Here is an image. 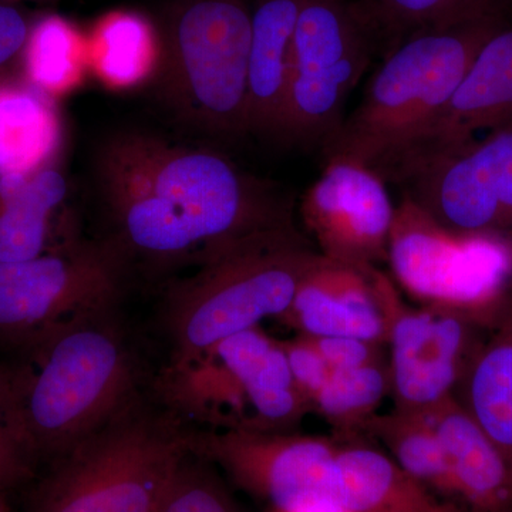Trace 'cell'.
<instances>
[{"instance_id":"obj_1","label":"cell","mask_w":512,"mask_h":512,"mask_svg":"<svg viewBox=\"0 0 512 512\" xmlns=\"http://www.w3.org/2000/svg\"><path fill=\"white\" fill-rule=\"evenodd\" d=\"M94 181L128 262L200 266L242 239L293 224L292 202L218 151L123 131L107 138Z\"/></svg>"},{"instance_id":"obj_2","label":"cell","mask_w":512,"mask_h":512,"mask_svg":"<svg viewBox=\"0 0 512 512\" xmlns=\"http://www.w3.org/2000/svg\"><path fill=\"white\" fill-rule=\"evenodd\" d=\"M109 313L18 346L0 362V400L33 461L69 451L136 397V367Z\"/></svg>"},{"instance_id":"obj_3","label":"cell","mask_w":512,"mask_h":512,"mask_svg":"<svg viewBox=\"0 0 512 512\" xmlns=\"http://www.w3.org/2000/svg\"><path fill=\"white\" fill-rule=\"evenodd\" d=\"M505 18L421 30L383 53L365 93L322 146L329 161H349L383 178L446 106L478 49Z\"/></svg>"},{"instance_id":"obj_4","label":"cell","mask_w":512,"mask_h":512,"mask_svg":"<svg viewBox=\"0 0 512 512\" xmlns=\"http://www.w3.org/2000/svg\"><path fill=\"white\" fill-rule=\"evenodd\" d=\"M323 258L292 224L242 239L197 266L167 296L171 360L198 355L264 319L284 318Z\"/></svg>"},{"instance_id":"obj_5","label":"cell","mask_w":512,"mask_h":512,"mask_svg":"<svg viewBox=\"0 0 512 512\" xmlns=\"http://www.w3.org/2000/svg\"><path fill=\"white\" fill-rule=\"evenodd\" d=\"M174 414L147 413L136 397L57 457L29 512H158L190 436Z\"/></svg>"},{"instance_id":"obj_6","label":"cell","mask_w":512,"mask_h":512,"mask_svg":"<svg viewBox=\"0 0 512 512\" xmlns=\"http://www.w3.org/2000/svg\"><path fill=\"white\" fill-rule=\"evenodd\" d=\"M156 389L173 414L210 430L288 433L312 410L281 340L259 326L188 359L171 360Z\"/></svg>"},{"instance_id":"obj_7","label":"cell","mask_w":512,"mask_h":512,"mask_svg":"<svg viewBox=\"0 0 512 512\" xmlns=\"http://www.w3.org/2000/svg\"><path fill=\"white\" fill-rule=\"evenodd\" d=\"M252 8L247 0H183L160 36L156 77L174 113L211 136H248Z\"/></svg>"},{"instance_id":"obj_8","label":"cell","mask_w":512,"mask_h":512,"mask_svg":"<svg viewBox=\"0 0 512 512\" xmlns=\"http://www.w3.org/2000/svg\"><path fill=\"white\" fill-rule=\"evenodd\" d=\"M380 45L379 32L357 0H303L282 140L322 148L345 120L349 97Z\"/></svg>"},{"instance_id":"obj_9","label":"cell","mask_w":512,"mask_h":512,"mask_svg":"<svg viewBox=\"0 0 512 512\" xmlns=\"http://www.w3.org/2000/svg\"><path fill=\"white\" fill-rule=\"evenodd\" d=\"M387 259L400 285L426 305L493 322L510 296L512 242L498 234H454L404 198Z\"/></svg>"},{"instance_id":"obj_10","label":"cell","mask_w":512,"mask_h":512,"mask_svg":"<svg viewBox=\"0 0 512 512\" xmlns=\"http://www.w3.org/2000/svg\"><path fill=\"white\" fill-rule=\"evenodd\" d=\"M127 256L111 239L69 238L36 258L0 262V340L13 348L76 320L110 312Z\"/></svg>"},{"instance_id":"obj_11","label":"cell","mask_w":512,"mask_h":512,"mask_svg":"<svg viewBox=\"0 0 512 512\" xmlns=\"http://www.w3.org/2000/svg\"><path fill=\"white\" fill-rule=\"evenodd\" d=\"M190 448L275 512H338L339 441L292 431L207 430L191 434Z\"/></svg>"},{"instance_id":"obj_12","label":"cell","mask_w":512,"mask_h":512,"mask_svg":"<svg viewBox=\"0 0 512 512\" xmlns=\"http://www.w3.org/2000/svg\"><path fill=\"white\" fill-rule=\"evenodd\" d=\"M380 289L389 318L394 410L429 416L454 396L491 323L443 306L409 309L382 274Z\"/></svg>"},{"instance_id":"obj_13","label":"cell","mask_w":512,"mask_h":512,"mask_svg":"<svg viewBox=\"0 0 512 512\" xmlns=\"http://www.w3.org/2000/svg\"><path fill=\"white\" fill-rule=\"evenodd\" d=\"M399 187L447 231L503 235L512 229V128L424 165Z\"/></svg>"},{"instance_id":"obj_14","label":"cell","mask_w":512,"mask_h":512,"mask_svg":"<svg viewBox=\"0 0 512 512\" xmlns=\"http://www.w3.org/2000/svg\"><path fill=\"white\" fill-rule=\"evenodd\" d=\"M508 128H512V23L507 20L485 40L446 106L382 180L400 185L424 165Z\"/></svg>"},{"instance_id":"obj_15","label":"cell","mask_w":512,"mask_h":512,"mask_svg":"<svg viewBox=\"0 0 512 512\" xmlns=\"http://www.w3.org/2000/svg\"><path fill=\"white\" fill-rule=\"evenodd\" d=\"M302 218L320 254L369 268L387 259L394 210L379 175L349 161H329L302 201Z\"/></svg>"},{"instance_id":"obj_16","label":"cell","mask_w":512,"mask_h":512,"mask_svg":"<svg viewBox=\"0 0 512 512\" xmlns=\"http://www.w3.org/2000/svg\"><path fill=\"white\" fill-rule=\"evenodd\" d=\"M375 266L323 258L299 286L282 322L308 336H348L384 345L389 318Z\"/></svg>"},{"instance_id":"obj_17","label":"cell","mask_w":512,"mask_h":512,"mask_svg":"<svg viewBox=\"0 0 512 512\" xmlns=\"http://www.w3.org/2000/svg\"><path fill=\"white\" fill-rule=\"evenodd\" d=\"M303 0H258L252 8L248 63V136L284 133L293 36Z\"/></svg>"},{"instance_id":"obj_18","label":"cell","mask_w":512,"mask_h":512,"mask_svg":"<svg viewBox=\"0 0 512 512\" xmlns=\"http://www.w3.org/2000/svg\"><path fill=\"white\" fill-rule=\"evenodd\" d=\"M427 417L446 453L457 500L470 512H512L511 464L456 397Z\"/></svg>"},{"instance_id":"obj_19","label":"cell","mask_w":512,"mask_h":512,"mask_svg":"<svg viewBox=\"0 0 512 512\" xmlns=\"http://www.w3.org/2000/svg\"><path fill=\"white\" fill-rule=\"evenodd\" d=\"M335 503L338 512H461L393 458L356 437L339 441Z\"/></svg>"},{"instance_id":"obj_20","label":"cell","mask_w":512,"mask_h":512,"mask_svg":"<svg viewBox=\"0 0 512 512\" xmlns=\"http://www.w3.org/2000/svg\"><path fill=\"white\" fill-rule=\"evenodd\" d=\"M454 397L512 467V293L471 357Z\"/></svg>"},{"instance_id":"obj_21","label":"cell","mask_w":512,"mask_h":512,"mask_svg":"<svg viewBox=\"0 0 512 512\" xmlns=\"http://www.w3.org/2000/svg\"><path fill=\"white\" fill-rule=\"evenodd\" d=\"M67 197L69 180L57 161L0 183V262L28 261L62 244L56 217Z\"/></svg>"},{"instance_id":"obj_22","label":"cell","mask_w":512,"mask_h":512,"mask_svg":"<svg viewBox=\"0 0 512 512\" xmlns=\"http://www.w3.org/2000/svg\"><path fill=\"white\" fill-rule=\"evenodd\" d=\"M8 76L0 77V183L55 163L63 143L53 97Z\"/></svg>"},{"instance_id":"obj_23","label":"cell","mask_w":512,"mask_h":512,"mask_svg":"<svg viewBox=\"0 0 512 512\" xmlns=\"http://www.w3.org/2000/svg\"><path fill=\"white\" fill-rule=\"evenodd\" d=\"M86 42L89 70L110 89H134L156 77L160 37L137 13H111Z\"/></svg>"},{"instance_id":"obj_24","label":"cell","mask_w":512,"mask_h":512,"mask_svg":"<svg viewBox=\"0 0 512 512\" xmlns=\"http://www.w3.org/2000/svg\"><path fill=\"white\" fill-rule=\"evenodd\" d=\"M359 436L376 437L406 473L440 497L456 498L446 453L429 417L396 410L375 414L357 431Z\"/></svg>"},{"instance_id":"obj_25","label":"cell","mask_w":512,"mask_h":512,"mask_svg":"<svg viewBox=\"0 0 512 512\" xmlns=\"http://www.w3.org/2000/svg\"><path fill=\"white\" fill-rule=\"evenodd\" d=\"M19 64L23 79L47 96L72 92L89 70L86 39L56 16L35 20Z\"/></svg>"},{"instance_id":"obj_26","label":"cell","mask_w":512,"mask_h":512,"mask_svg":"<svg viewBox=\"0 0 512 512\" xmlns=\"http://www.w3.org/2000/svg\"><path fill=\"white\" fill-rule=\"evenodd\" d=\"M389 47L421 30L505 18L510 0H357ZM386 49V50H387Z\"/></svg>"},{"instance_id":"obj_27","label":"cell","mask_w":512,"mask_h":512,"mask_svg":"<svg viewBox=\"0 0 512 512\" xmlns=\"http://www.w3.org/2000/svg\"><path fill=\"white\" fill-rule=\"evenodd\" d=\"M389 392V365L382 357L369 365L333 372L313 399L312 410L348 439L355 437L360 427L375 416Z\"/></svg>"},{"instance_id":"obj_28","label":"cell","mask_w":512,"mask_h":512,"mask_svg":"<svg viewBox=\"0 0 512 512\" xmlns=\"http://www.w3.org/2000/svg\"><path fill=\"white\" fill-rule=\"evenodd\" d=\"M158 512H238L234 501L204 460L188 454L164 495Z\"/></svg>"},{"instance_id":"obj_29","label":"cell","mask_w":512,"mask_h":512,"mask_svg":"<svg viewBox=\"0 0 512 512\" xmlns=\"http://www.w3.org/2000/svg\"><path fill=\"white\" fill-rule=\"evenodd\" d=\"M282 345L296 386L312 406L313 399L328 383L333 370L309 336L299 335L298 338L285 340Z\"/></svg>"},{"instance_id":"obj_30","label":"cell","mask_w":512,"mask_h":512,"mask_svg":"<svg viewBox=\"0 0 512 512\" xmlns=\"http://www.w3.org/2000/svg\"><path fill=\"white\" fill-rule=\"evenodd\" d=\"M308 336V335H306ZM333 372L355 369L382 359V346L348 336H309Z\"/></svg>"},{"instance_id":"obj_31","label":"cell","mask_w":512,"mask_h":512,"mask_svg":"<svg viewBox=\"0 0 512 512\" xmlns=\"http://www.w3.org/2000/svg\"><path fill=\"white\" fill-rule=\"evenodd\" d=\"M35 461L16 439L0 400V490L18 487L33 477Z\"/></svg>"},{"instance_id":"obj_32","label":"cell","mask_w":512,"mask_h":512,"mask_svg":"<svg viewBox=\"0 0 512 512\" xmlns=\"http://www.w3.org/2000/svg\"><path fill=\"white\" fill-rule=\"evenodd\" d=\"M33 20L12 3L0 2V77L20 63Z\"/></svg>"},{"instance_id":"obj_33","label":"cell","mask_w":512,"mask_h":512,"mask_svg":"<svg viewBox=\"0 0 512 512\" xmlns=\"http://www.w3.org/2000/svg\"><path fill=\"white\" fill-rule=\"evenodd\" d=\"M0 2L12 3V5H18V2H20V0H0Z\"/></svg>"}]
</instances>
